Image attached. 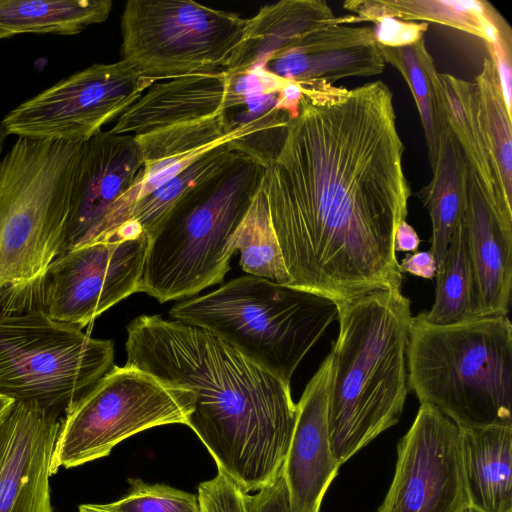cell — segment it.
Returning a JSON list of instances; mask_svg holds the SVG:
<instances>
[{
    "mask_svg": "<svg viewBox=\"0 0 512 512\" xmlns=\"http://www.w3.org/2000/svg\"><path fill=\"white\" fill-rule=\"evenodd\" d=\"M300 86L261 183L291 286L337 305L402 286L394 238L411 189L391 90Z\"/></svg>",
    "mask_w": 512,
    "mask_h": 512,
    "instance_id": "obj_1",
    "label": "cell"
},
{
    "mask_svg": "<svg viewBox=\"0 0 512 512\" xmlns=\"http://www.w3.org/2000/svg\"><path fill=\"white\" fill-rule=\"evenodd\" d=\"M126 365L190 391L188 425L245 493L282 471L297 405L290 385L211 331L159 315L126 327Z\"/></svg>",
    "mask_w": 512,
    "mask_h": 512,
    "instance_id": "obj_2",
    "label": "cell"
},
{
    "mask_svg": "<svg viewBox=\"0 0 512 512\" xmlns=\"http://www.w3.org/2000/svg\"><path fill=\"white\" fill-rule=\"evenodd\" d=\"M337 307L328 430L332 455L341 466L401 417L414 316L401 286Z\"/></svg>",
    "mask_w": 512,
    "mask_h": 512,
    "instance_id": "obj_3",
    "label": "cell"
},
{
    "mask_svg": "<svg viewBox=\"0 0 512 512\" xmlns=\"http://www.w3.org/2000/svg\"><path fill=\"white\" fill-rule=\"evenodd\" d=\"M82 144L18 137L0 159V314L43 308Z\"/></svg>",
    "mask_w": 512,
    "mask_h": 512,
    "instance_id": "obj_4",
    "label": "cell"
},
{
    "mask_svg": "<svg viewBox=\"0 0 512 512\" xmlns=\"http://www.w3.org/2000/svg\"><path fill=\"white\" fill-rule=\"evenodd\" d=\"M408 387L459 428L512 426V324L505 315L432 325L413 317Z\"/></svg>",
    "mask_w": 512,
    "mask_h": 512,
    "instance_id": "obj_5",
    "label": "cell"
},
{
    "mask_svg": "<svg viewBox=\"0 0 512 512\" xmlns=\"http://www.w3.org/2000/svg\"><path fill=\"white\" fill-rule=\"evenodd\" d=\"M264 168L259 156L245 151L176 206L148 236L139 292L164 303L221 282Z\"/></svg>",
    "mask_w": 512,
    "mask_h": 512,
    "instance_id": "obj_6",
    "label": "cell"
},
{
    "mask_svg": "<svg viewBox=\"0 0 512 512\" xmlns=\"http://www.w3.org/2000/svg\"><path fill=\"white\" fill-rule=\"evenodd\" d=\"M169 316L205 328L282 382L338 318L337 304L289 285L241 276L177 302Z\"/></svg>",
    "mask_w": 512,
    "mask_h": 512,
    "instance_id": "obj_7",
    "label": "cell"
},
{
    "mask_svg": "<svg viewBox=\"0 0 512 512\" xmlns=\"http://www.w3.org/2000/svg\"><path fill=\"white\" fill-rule=\"evenodd\" d=\"M114 343L43 309L0 314V395L65 412L114 366Z\"/></svg>",
    "mask_w": 512,
    "mask_h": 512,
    "instance_id": "obj_8",
    "label": "cell"
},
{
    "mask_svg": "<svg viewBox=\"0 0 512 512\" xmlns=\"http://www.w3.org/2000/svg\"><path fill=\"white\" fill-rule=\"evenodd\" d=\"M191 393L136 367L113 366L64 412L51 474L105 457L121 441L149 428L185 424Z\"/></svg>",
    "mask_w": 512,
    "mask_h": 512,
    "instance_id": "obj_9",
    "label": "cell"
},
{
    "mask_svg": "<svg viewBox=\"0 0 512 512\" xmlns=\"http://www.w3.org/2000/svg\"><path fill=\"white\" fill-rule=\"evenodd\" d=\"M247 23L192 0H129L121 16V60L156 82L221 69Z\"/></svg>",
    "mask_w": 512,
    "mask_h": 512,
    "instance_id": "obj_10",
    "label": "cell"
},
{
    "mask_svg": "<svg viewBox=\"0 0 512 512\" xmlns=\"http://www.w3.org/2000/svg\"><path fill=\"white\" fill-rule=\"evenodd\" d=\"M155 82L121 59L93 64L22 102L1 123L17 138L84 143Z\"/></svg>",
    "mask_w": 512,
    "mask_h": 512,
    "instance_id": "obj_11",
    "label": "cell"
},
{
    "mask_svg": "<svg viewBox=\"0 0 512 512\" xmlns=\"http://www.w3.org/2000/svg\"><path fill=\"white\" fill-rule=\"evenodd\" d=\"M147 246L142 233L64 251L48 268L42 309L56 320L86 327L140 291Z\"/></svg>",
    "mask_w": 512,
    "mask_h": 512,
    "instance_id": "obj_12",
    "label": "cell"
},
{
    "mask_svg": "<svg viewBox=\"0 0 512 512\" xmlns=\"http://www.w3.org/2000/svg\"><path fill=\"white\" fill-rule=\"evenodd\" d=\"M469 507L460 428L421 404L398 442L395 473L377 512H462Z\"/></svg>",
    "mask_w": 512,
    "mask_h": 512,
    "instance_id": "obj_13",
    "label": "cell"
},
{
    "mask_svg": "<svg viewBox=\"0 0 512 512\" xmlns=\"http://www.w3.org/2000/svg\"><path fill=\"white\" fill-rule=\"evenodd\" d=\"M61 415L14 402L0 421V512H53L51 463Z\"/></svg>",
    "mask_w": 512,
    "mask_h": 512,
    "instance_id": "obj_14",
    "label": "cell"
},
{
    "mask_svg": "<svg viewBox=\"0 0 512 512\" xmlns=\"http://www.w3.org/2000/svg\"><path fill=\"white\" fill-rule=\"evenodd\" d=\"M142 168L143 158L134 135L101 130L82 144L64 251L87 243Z\"/></svg>",
    "mask_w": 512,
    "mask_h": 512,
    "instance_id": "obj_15",
    "label": "cell"
},
{
    "mask_svg": "<svg viewBox=\"0 0 512 512\" xmlns=\"http://www.w3.org/2000/svg\"><path fill=\"white\" fill-rule=\"evenodd\" d=\"M333 376L331 352L307 383L282 474L290 512H319L322 499L338 474L330 447L328 403Z\"/></svg>",
    "mask_w": 512,
    "mask_h": 512,
    "instance_id": "obj_16",
    "label": "cell"
},
{
    "mask_svg": "<svg viewBox=\"0 0 512 512\" xmlns=\"http://www.w3.org/2000/svg\"><path fill=\"white\" fill-rule=\"evenodd\" d=\"M385 59L373 27L332 24L306 35L251 71L282 81L330 84L351 76H373L384 71Z\"/></svg>",
    "mask_w": 512,
    "mask_h": 512,
    "instance_id": "obj_17",
    "label": "cell"
},
{
    "mask_svg": "<svg viewBox=\"0 0 512 512\" xmlns=\"http://www.w3.org/2000/svg\"><path fill=\"white\" fill-rule=\"evenodd\" d=\"M229 78L225 69L157 81L127 108L109 132L143 135L225 112Z\"/></svg>",
    "mask_w": 512,
    "mask_h": 512,
    "instance_id": "obj_18",
    "label": "cell"
},
{
    "mask_svg": "<svg viewBox=\"0 0 512 512\" xmlns=\"http://www.w3.org/2000/svg\"><path fill=\"white\" fill-rule=\"evenodd\" d=\"M462 221L476 281L478 315L507 316L512 288V225L495 215L469 168Z\"/></svg>",
    "mask_w": 512,
    "mask_h": 512,
    "instance_id": "obj_19",
    "label": "cell"
},
{
    "mask_svg": "<svg viewBox=\"0 0 512 512\" xmlns=\"http://www.w3.org/2000/svg\"><path fill=\"white\" fill-rule=\"evenodd\" d=\"M442 107L447 125L467 166L478 179L482 194L495 215L512 225V189L499 171L485 127L475 82L438 72Z\"/></svg>",
    "mask_w": 512,
    "mask_h": 512,
    "instance_id": "obj_20",
    "label": "cell"
},
{
    "mask_svg": "<svg viewBox=\"0 0 512 512\" xmlns=\"http://www.w3.org/2000/svg\"><path fill=\"white\" fill-rule=\"evenodd\" d=\"M332 24H336V16L324 0H282L264 5L248 19L244 35L223 69L254 70L270 56Z\"/></svg>",
    "mask_w": 512,
    "mask_h": 512,
    "instance_id": "obj_21",
    "label": "cell"
},
{
    "mask_svg": "<svg viewBox=\"0 0 512 512\" xmlns=\"http://www.w3.org/2000/svg\"><path fill=\"white\" fill-rule=\"evenodd\" d=\"M343 8L352 15L336 17V24L375 22L381 18L433 22L493 44L511 29L506 20L484 0H349Z\"/></svg>",
    "mask_w": 512,
    "mask_h": 512,
    "instance_id": "obj_22",
    "label": "cell"
},
{
    "mask_svg": "<svg viewBox=\"0 0 512 512\" xmlns=\"http://www.w3.org/2000/svg\"><path fill=\"white\" fill-rule=\"evenodd\" d=\"M469 507L512 512V426L460 428Z\"/></svg>",
    "mask_w": 512,
    "mask_h": 512,
    "instance_id": "obj_23",
    "label": "cell"
},
{
    "mask_svg": "<svg viewBox=\"0 0 512 512\" xmlns=\"http://www.w3.org/2000/svg\"><path fill=\"white\" fill-rule=\"evenodd\" d=\"M241 139L229 140L209 149L180 173L137 200L108 242L136 237L142 233L148 237L176 206L223 172L246 151Z\"/></svg>",
    "mask_w": 512,
    "mask_h": 512,
    "instance_id": "obj_24",
    "label": "cell"
},
{
    "mask_svg": "<svg viewBox=\"0 0 512 512\" xmlns=\"http://www.w3.org/2000/svg\"><path fill=\"white\" fill-rule=\"evenodd\" d=\"M432 174L419 197L430 215V252L438 267L456 226L463 218L467 199L468 166L450 129L441 142Z\"/></svg>",
    "mask_w": 512,
    "mask_h": 512,
    "instance_id": "obj_25",
    "label": "cell"
},
{
    "mask_svg": "<svg viewBox=\"0 0 512 512\" xmlns=\"http://www.w3.org/2000/svg\"><path fill=\"white\" fill-rule=\"evenodd\" d=\"M110 0H0V40L21 34L76 35L107 20Z\"/></svg>",
    "mask_w": 512,
    "mask_h": 512,
    "instance_id": "obj_26",
    "label": "cell"
},
{
    "mask_svg": "<svg viewBox=\"0 0 512 512\" xmlns=\"http://www.w3.org/2000/svg\"><path fill=\"white\" fill-rule=\"evenodd\" d=\"M380 49L385 62L400 72L412 92L426 139L429 163L433 169L449 127L442 107L438 71L426 48L425 39L396 48L380 45Z\"/></svg>",
    "mask_w": 512,
    "mask_h": 512,
    "instance_id": "obj_27",
    "label": "cell"
},
{
    "mask_svg": "<svg viewBox=\"0 0 512 512\" xmlns=\"http://www.w3.org/2000/svg\"><path fill=\"white\" fill-rule=\"evenodd\" d=\"M435 300L417 315L432 325H449L479 317L477 288L461 220L436 270Z\"/></svg>",
    "mask_w": 512,
    "mask_h": 512,
    "instance_id": "obj_28",
    "label": "cell"
},
{
    "mask_svg": "<svg viewBox=\"0 0 512 512\" xmlns=\"http://www.w3.org/2000/svg\"><path fill=\"white\" fill-rule=\"evenodd\" d=\"M233 244L240 252V266L246 273L291 286L261 186L236 230Z\"/></svg>",
    "mask_w": 512,
    "mask_h": 512,
    "instance_id": "obj_29",
    "label": "cell"
},
{
    "mask_svg": "<svg viewBox=\"0 0 512 512\" xmlns=\"http://www.w3.org/2000/svg\"><path fill=\"white\" fill-rule=\"evenodd\" d=\"M129 492L108 503L116 512H200L197 496L164 484L129 479Z\"/></svg>",
    "mask_w": 512,
    "mask_h": 512,
    "instance_id": "obj_30",
    "label": "cell"
},
{
    "mask_svg": "<svg viewBox=\"0 0 512 512\" xmlns=\"http://www.w3.org/2000/svg\"><path fill=\"white\" fill-rule=\"evenodd\" d=\"M245 493L231 478L218 470L217 475L198 487L200 512H249Z\"/></svg>",
    "mask_w": 512,
    "mask_h": 512,
    "instance_id": "obj_31",
    "label": "cell"
},
{
    "mask_svg": "<svg viewBox=\"0 0 512 512\" xmlns=\"http://www.w3.org/2000/svg\"><path fill=\"white\" fill-rule=\"evenodd\" d=\"M374 23L373 31L378 44L385 47H403L424 38L428 23L381 18Z\"/></svg>",
    "mask_w": 512,
    "mask_h": 512,
    "instance_id": "obj_32",
    "label": "cell"
},
{
    "mask_svg": "<svg viewBox=\"0 0 512 512\" xmlns=\"http://www.w3.org/2000/svg\"><path fill=\"white\" fill-rule=\"evenodd\" d=\"M490 54V59L496 68L503 99L509 115H511L512 104V69H511V48H512V32L511 29L505 31L493 44H486Z\"/></svg>",
    "mask_w": 512,
    "mask_h": 512,
    "instance_id": "obj_33",
    "label": "cell"
},
{
    "mask_svg": "<svg viewBox=\"0 0 512 512\" xmlns=\"http://www.w3.org/2000/svg\"><path fill=\"white\" fill-rule=\"evenodd\" d=\"M249 512H290L284 477L281 473L254 495H247Z\"/></svg>",
    "mask_w": 512,
    "mask_h": 512,
    "instance_id": "obj_34",
    "label": "cell"
},
{
    "mask_svg": "<svg viewBox=\"0 0 512 512\" xmlns=\"http://www.w3.org/2000/svg\"><path fill=\"white\" fill-rule=\"evenodd\" d=\"M399 266L402 272H408L424 279H433L437 270L436 260L430 251L407 254Z\"/></svg>",
    "mask_w": 512,
    "mask_h": 512,
    "instance_id": "obj_35",
    "label": "cell"
},
{
    "mask_svg": "<svg viewBox=\"0 0 512 512\" xmlns=\"http://www.w3.org/2000/svg\"><path fill=\"white\" fill-rule=\"evenodd\" d=\"M419 244L420 238L417 232L406 220L402 221L395 232V252H417Z\"/></svg>",
    "mask_w": 512,
    "mask_h": 512,
    "instance_id": "obj_36",
    "label": "cell"
},
{
    "mask_svg": "<svg viewBox=\"0 0 512 512\" xmlns=\"http://www.w3.org/2000/svg\"><path fill=\"white\" fill-rule=\"evenodd\" d=\"M79 512H116L108 507L107 504H83L79 507Z\"/></svg>",
    "mask_w": 512,
    "mask_h": 512,
    "instance_id": "obj_37",
    "label": "cell"
},
{
    "mask_svg": "<svg viewBox=\"0 0 512 512\" xmlns=\"http://www.w3.org/2000/svg\"><path fill=\"white\" fill-rule=\"evenodd\" d=\"M13 404H14V401L0 395V421L9 412V410L11 409Z\"/></svg>",
    "mask_w": 512,
    "mask_h": 512,
    "instance_id": "obj_38",
    "label": "cell"
},
{
    "mask_svg": "<svg viewBox=\"0 0 512 512\" xmlns=\"http://www.w3.org/2000/svg\"><path fill=\"white\" fill-rule=\"evenodd\" d=\"M7 136H8V133L6 132L4 126L2 125V123L0 121V159H1V154L4 149V145H5Z\"/></svg>",
    "mask_w": 512,
    "mask_h": 512,
    "instance_id": "obj_39",
    "label": "cell"
},
{
    "mask_svg": "<svg viewBox=\"0 0 512 512\" xmlns=\"http://www.w3.org/2000/svg\"><path fill=\"white\" fill-rule=\"evenodd\" d=\"M462 512H480V511H478V510H476L474 508L468 507L465 510H463Z\"/></svg>",
    "mask_w": 512,
    "mask_h": 512,
    "instance_id": "obj_40",
    "label": "cell"
}]
</instances>
